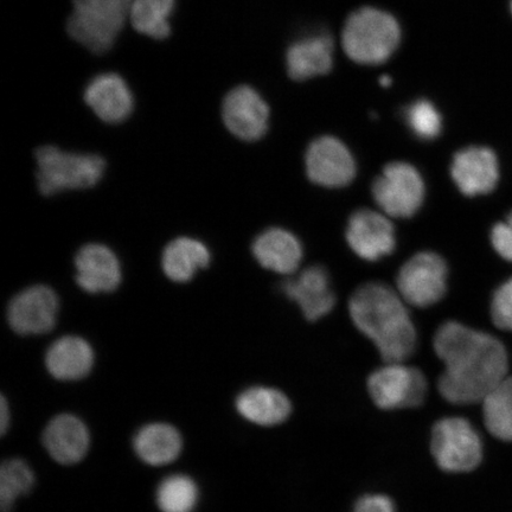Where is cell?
<instances>
[{
  "instance_id": "obj_15",
  "label": "cell",
  "mask_w": 512,
  "mask_h": 512,
  "mask_svg": "<svg viewBox=\"0 0 512 512\" xmlns=\"http://www.w3.org/2000/svg\"><path fill=\"white\" fill-rule=\"evenodd\" d=\"M76 283L83 291L111 293L123 279L120 261L111 248L99 243L83 246L75 256Z\"/></svg>"
},
{
  "instance_id": "obj_19",
  "label": "cell",
  "mask_w": 512,
  "mask_h": 512,
  "mask_svg": "<svg viewBox=\"0 0 512 512\" xmlns=\"http://www.w3.org/2000/svg\"><path fill=\"white\" fill-rule=\"evenodd\" d=\"M94 360V350L86 339L64 336L50 345L46 367L56 380L78 381L91 373Z\"/></svg>"
},
{
  "instance_id": "obj_20",
  "label": "cell",
  "mask_w": 512,
  "mask_h": 512,
  "mask_svg": "<svg viewBox=\"0 0 512 512\" xmlns=\"http://www.w3.org/2000/svg\"><path fill=\"white\" fill-rule=\"evenodd\" d=\"M252 251L262 267L280 274L296 272L303 259L302 243L281 228L265 230L255 239Z\"/></svg>"
},
{
  "instance_id": "obj_11",
  "label": "cell",
  "mask_w": 512,
  "mask_h": 512,
  "mask_svg": "<svg viewBox=\"0 0 512 512\" xmlns=\"http://www.w3.org/2000/svg\"><path fill=\"white\" fill-rule=\"evenodd\" d=\"M306 171L311 182L326 188H342L356 175V163L341 140L325 136L313 140L306 152Z\"/></svg>"
},
{
  "instance_id": "obj_9",
  "label": "cell",
  "mask_w": 512,
  "mask_h": 512,
  "mask_svg": "<svg viewBox=\"0 0 512 512\" xmlns=\"http://www.w3.org/2000/svg\"><path fill=\"white\" fill-rule=\"evenodd\" d=\"M400 296L416 307L440 302L447 290V265L440 255L422 252L413 256L398 275Z\"/></svg>"
},
{
  "instance_id": "obj_26",
  "label": "cell",
  "mask_w": 512,
  "mask_h": 512,
  "mask_svg": "<svg viewBox=\"0 0 512 512\" xmlns=\"http://www.w3.org/2000/svg\"><path fill=\"white\" fill-rule=\"evenodd\" d=\"M486 428L494 437L512 441V377H505L483 400Z\"/></svg>"
},
{
  "instance_id": "obj_18",
  "label": "cell",
  "mask_w": 512,
  "mask_h": 512,
  "mask_svg": "<svg viewBox=\"0 0 512 512\" xmlns=\"http://www.w3.org/2000/svg\"><path fill=\"white\" fill-rule=\"evenodd\" d=\"M86 104L108 124L123 123L133 112L134 98L120 75L105 73L95 76L85 91Z\"/></svg>"
},
{
  "instance_id": "obj_23",
  "label": "cell",
  "mask_w": 512,
  "mask_h": 512,
  "mask_svg": "<svg viewBox=\"0 0 512 512\" xmlns=\"http://www.w3.org/2000/svg\"><path fill=\"white\" fill-rule=\"evenodd\" d=\"M134 451L147 465L164 466L175 462L182 453V435L177 428L164 422L140 428L134 437Z\"/></svg>"
},
{
  "instance_id": "obj_27",
  "label": "cell",
  "mask_w": 512,
  "mask_h": 512,
  "mask_svg": "<svg viewBox=\"0 0 512 512\" xmlns=\"http://www.w3.org/2000/svg\"><path fill=\"white\" fill-rule=\"evenodd\" d=\"M200 490L194 479L185 475L165 478L159 484L156 501L162 512H194Z\"/></svg>"
},
{
  "instance_id": "obj_30",
  "label": "cell",
  "mask_w": 512,
  "mask_h": 512,
  "mask_svg": "<svg viewBox=\"0 0 512 512\" xmlns=\"http://www.w3.org/2000/svg\"><path fill=\"white\" fill-rule=\"evenodd\" d=\"M491 315L497 328L512 331V278L496 291Z\"/></svg>"
},
{
  "instance_id": "obj_28",
  "label": "cell",
  "mask_w": 512,
  "mask_h": 512,
  "mask_svg": "<svg viewBox=\"0 0 512 512\" xmlns=\"http://www.w3.org/2000/svg\"><path fill=\"white\" fill-rule=\"evenodd\" d=\"M34 485V472L24 460H5L0 467V509L11 512L17 499L28 495Z\"/></svg>"
},
{
  "instance_id": "obj_16",
  "label": "cell",
  "mask_w": 512,
  "mask_h": 512,
  "mask_svg": "<svg viewBox=\"0 0 512 512\" xmlns=\"http://www.w3.org/2000/svg\"><path fill=\"white\" fill-rule=\"evenodd\" d=\"M281 288L288 298L300 306L310 322L329 315L336 304L329 273L322 266L306 268L297 277L287 279Z\"/></svg>"
},
{
  "instance_id": "obj_6",
  "label": "cell",
  "mask_w": 512,
  "mask_h": 512,
  "mask_svg": "<svg viewBox=\"0 0 512 512\" xmlns=\"http://www.w3.org/2000/svg\"><path fill=\"white\" fill-rule=\"evenodd\" d=\"M431 448L435 462L446 472L475 470L483 458L482 440L463 418L438 421L433 427Z\"/></svg>"
},
{
  "instance_id": "obj_5",
  "label": "cell",
  "mask_w": 512,
  "mask_h": 512,
  "mask_svg": "<svg viewBox=\"0 0 512 512\" xmlns=\"http://www.w3.org/2000/svg\"><path fill=\"white\" fill-rule=\"evenodd\" d=\"M35 156L38 188L44 196L92 188L105 174L106 162L100 156L79 155L55 146L40 147Z\"/></svg>"
},
{
  "instance_id": "obj_1",
  "label": "cell",
  "mask_w": 512,
  "mask_h": 512,
  "mask_svg": "<svg viewBox=\"0 0 512 512\" xmlns=\"http://www.w3.org/2000/svg\"><path fill=\"white\" fill-rule=\"evenodd\" d=\"M433 344L435 354L445 364L439 392L454 405L483 402L507 377V350L494 336L447 322L440 326Z\"/></svg>"
},
{
  "instance_id": "obj_35",
  "label": "cell",
  "mask_w": 512,
  "mask_h": 512,
  "mask_svg": "<svg viewBox=\"0 0 512 512\" xmlns=\"http://www.w3.org/2000/svg\"><path fill=\"white\" fill-rule=\"evenodd\" d=\"M510 11H511V15H512V0H510Z\"/></svg>"
},
{
  "instance_id": "obj_24",
  "label": "cell",
  "mask_w": 512,
  "mask_h": 512,
  "mask_svg": "<svg viewBox=\"0 0 512 512\" xmlns=\"http://www.w3.org/2000/svg\"><path fill=\"white\" fill-rule=\"evenodd\" d=\"M209 249L203 242L192 238H177L165 247L162 256L163 271L175 283H188L196 273L208 267Z\"/></svg>"
},
{
  "instance_id": "obj_33",
  "label": "cell",
  "mask_w": 512,
  "mask_h": 512,
  "mask_svg": "<svg viewBox=\"0 0 512 512\" xmlns=\"http://www.w3.org/2000/svg\"><path fill=\"white\" fill-rule=\"evenodd\" d=\"M11 421V413L9 408L8 400H6L5 396H2L0 399V432L2 435H5L8 432Z\"/></svg>"
},
{
  "instance_id": "obj_2",
  "label": "cell",
  "mask_w": 512,
  "mask_h": 512,
  "mask_svg": "<svg viewBox=\"0 0 512 512\" xmlns=\"http://www.w3.org/2000/svg\"><path fill=\"white\" fill-rule=\"evenodd\" d=\"M352 322L379 349L387 363L403 362L416 348V331L405 300L387 285L370 283L352 294Z\"/></svg>"
},
{
  "instance_id": "obj_34",
  "label": "cell",
  "mask_w": 512,
  "mask_h": 512,
  "mask_svg": "<svg viewBox=\"0 0 512 512\" xmlns=\"http://www.w3.org/2000/svg\"><path fill=\"white\" fill-rule=\"evenodd\" d=\"M380 83L382 87H390V85H392V79H390L388 75H383L380 79Z\"/></svg>"
},
{
  "instance_id": "obj_32",
  "label": "cell",
  "mask_w": 512,
  "mask_h": 512,
  "mask_svg": "<svg viewBox=\"0 0 512 512\" xmlns=\"http://www.w3.org/2000/svg\"><path fill=\"white\" fill-rule=\"evenodd\" d=\"M354 512H395V508L387 496L367 495L356 503Z\"/></svg>"
},
{
  "instance_id": "obj_13",
  "label": "cell",
  "mask_w": 512,
  "mask_h": 512,
  "mask_svg": "<svg viewBox=\"0 0 512 512\" xmlns=\"http://www.w3.org/2000/svg\"><path fill=\"white\" fill-rule=\"evenodd\" d=\"M347 240L360 258L377 261L394 252L395 230L392 222L377 211L362 209L350 217Z\"/></svg>"
},
{
  "instance_id": "obj_14",
  "label": "cell",
  "mask_w": 512,
  "mask_h": 512,
  "mask_svg": "<svg viewBox=\"0 0 512 512\" xmlns=\"http://www.w3.org/2000/svg\"><path fill=\"white\" fill-rule=\"evenodd\" d=\"M451 175L466 196L489 194L496 188L499 166L495 152L488 147L472 146L453 158Z\"/></svg>"
},
{
  "instance_id": "obj_17",
  "label": "cell",
  "mask_w": 512,
  "mask_h": 512,
  "mask_svg": "<svg viewBox=\"0 0 512 512\" xmlns=\"http://www.w3.org/2000/svg\"><path fill=\"white\" fill-rule=\"evenodd\" d=\"M43 445L56 463L74 465L86 457L91 434L78 416L60 414L44 430Z\"/></svg>"
},
{
  "instance_id": "obj_8",
  "label": "cell",
  "mask_w": 512,
  "mask_h": 512,
  "mask_svg": "<svg viewBox=\"0 0 512 512\" xmlns=\"http://www.w3.org/2000/svg\"><path fill=\"white\" fill-rule=\"evenodd\" d=\"M427 388L425 375L402 362L388 363L374 371L368 380L371 399L387 411L419 407L426 399Z\"/></svg>"
},
{
  "instance_id": "obj_21",
  "label": "cell",
  "mask_w": 512,
  "mask_h": 512,
  "mask_svg": "<svg viewBox=\"0 0 512 512\" xmlns=\"http://www.w3.org/2000/svg\"><path fill=\"white\" fill-rule=\"evenodd\" d=\"M286 63L293 80L305 81L328 74L334 63V42L324 34L303 38L288 49Z\"/></svg>"
},
{
  "instance_id": "obj_25",
  "label": "cell",
  "mask_w": 512,
  "mask_h": 512,
  "mask_svg": "<svg viewBox=\"0 0 512 512\" xmlns=\"http://www.w3.org/2000/svg\"><path fill=\"white\" fill-rule=\"evenodd\" d=\"M175 6L176 0H134L130 10L133 28L153 40H166Z\"/></svg>"
},
{
  "instance_id": "obj_10",
  "label": "cell",
  "mask_w": 512,
  "mask_h": 512,
  "mask_svg": "<svg viewBox=\"0 0 512 512\" xmlns=\"http://www.w3.org/2000/svg\"><path fill=\"white\" fill-rule=\"evenodd\" d=\"M59 306V298L50 287L31 286L12 298L8 307V322L18 335L48 334L55 328Z\"/></svg>"
},
{
  "instance_id": "obj_3",
  "label": "cell",
  "mask_w": 512,
  "mask_h": 512,
  "mask_svg": "<svg viewBox=\"0 0 512 512\" xmlns=\"http://www.w3.org/2000/svg\"><path fill=\"white\" fill-rule=\"evenodd\" d=\"M401 30L387 12L364 8L352 14L343 31V47L352 61L361 64L386 62L398 48Z\"/></svg>"
},
{
  "instance_id": "obj_4",
  "label": "cell",
  "mask_w": 512,
  "mask_h": 512,
  "mask_svg": "<svg viewBox=\"0 0 512 512\" xmlns=\"http://www.w3.org/2000/svg\"><path fill=\"white\" fill-rule=\"evenodd\" d=\"M67 29L70 37L93 54H105L117 41L130 10V0H73Z\"/></svg>"
},
{
  "instance_id": "obj_7",
  "label": "cell",
  "mask_w": 512,
  "mask_h": 512,
  "mask_svg": "<svg viewBox=\"0 0 512 512\" xmlns=\"http://www.w3.org/2000/svg\"><path fill=\"white\" fill-rule=\"evenodd\" d=\"M373 195L384 214L396 219H408L418 213L424 203V179L411 164L390 163L375 179Z\"/></svg>"
},
{
  "instance_id": "obj_22",
  "label": "cell",
  "mask_w": 512,
  "mask_h": 512,
  "mask_svg": "<svg viewBox=\"0 0 512 512\" xmlns=\"http://www.w3.org/2000/svg\"><path fill=\"white\" fill-rule=\"evenodd\" d=\"M291 409L287 396L274 388H248L236 399V411L243 419L259 426L281 424L290 416Z\"/></svg>"
},
{
  "instance_id": "obj_12",
  "label": "cell",
  "mask_w": 512,
  "mask_h": 512,
  "mask_svg": "<svg viewBox=\"0 0 512 512\" xmlns=\"http://www.w3.org/2000/svg\"><path fill=\"white\" fill-rule=\"evenodd\" d=\"M222 118L235 137L245 142H255L267 132L270 108L254 88L239 86L224 98Z\"/></svg>"
},
{
  "instance_id": "obj_29",
  "label": "cell",
  "mask_w": 512,
  "mask_h": 512,
  "mask_svg": "<svg viewBox=\"0 0 512 512\" xmlns=\"http://www.w3.org/2000/svg\"><path fill=\"white\" fill-rule=\"evenodd\" d=\"M406 123L416 137L433 140L443 130V118L431 101L418 100L405 110Z\"/></svg>"
},
{
  "instance_id": "obj_31",
  "label": "cell",
  "mask_w": 512,
  "mask_h": 512,
  "mask_svg": "<svg viewBox=\"0 0 512 512\" xmlns=\"http://www.w3.org/2000/svg\"><path fill=\"white\" fill-rule=\"evenodd\" d=\"M491 242L503 259L512 261V213L492 229Z\"/></svg>"
}]
</instances>
